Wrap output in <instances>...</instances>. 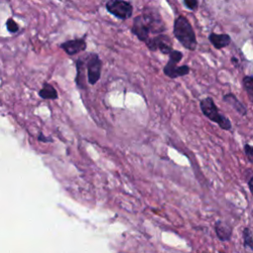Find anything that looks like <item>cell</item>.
<instances>
[{
  "label": "cell",
  "instance_id": "cell-1",
  "mask_svg": "<svg viewBox=\"0 0 253 253\" xmlns=\"http://www.w3.org/2000/svg\"><path fill=\"white\" fill-rule=\"evenodd\" d=\"M165 30L164 24L157 12L148 11L135 17L131 32L142 42L149 40V35L160 34Z\"/></svg>",
  "mask_w": 253,
  "mask_h": 253
},
{
  "label": "cell",
  "instance_id": "cell-2",
  "mask_svg": "<svg viewBox=\"0 0 253 253\" xmlns=\"http://www.w3.org/2000/svg\"><path fill=\"white\" fill-rule=\"evenodd\" d=\"M173 31L176 39L182 43L184 47L191 50L196 48L197 41L195 33L193 31L192 26L185 17L180 16L175 20Z\"/></svg>",
  "mask_w": 253,
  "mask_h": 253
},
{
  "label": "cell",
  "instance_id": "cell-3",
  "mask_svg": "<svg viewBox=\"0 0 253 253\" xmlns=\"http://www.w3.org/2000/svg\"><path fill=\"white\" fill-rule=\"evenodd\" d=\"M201 110L207 118L212 122H215L221 128L226 130L231 128L229 120L219 114L215 104L211 98H206L201 101Z\"/></svg>",
  "mask_w": 253,
  "mask_h": 253
},
{
  "label": "cell",
  "instance_id": "cell-4",
  "mask_svg": "<svg viewBox=\"0 0 253 253\" xmlns=\"http://www.w3.org/2000/svg\"><path fill=\"white\" fill-rule=\"evenodd\" d=\"M182 53L177 50H172L169 53V61L164 67V73L171 77L175 78L178 76H183L189 72V67L187 65L177 66V63L181 60Z\"/></svg>",
  "mask_w": 253,
  "mask_h": 253
},
{
  "label": "cell",
  "instance_id": "cell-5",
  "mask_svg": "<svg viewBox=\"0 0 253 253\" xmlns=\"http://www.w3.org/2000/svg\"><path fill=\"white\" fill-rule=\"evenodd\" d=\"M107 10L115 17L126 20L132 14V6L129 2L125 0H110L106 4Z\"/></svg>",
  "mask_w": 253,
  "mask_h": 253
},
{
  "label": "cell",
  "instance_id": "cell-6",
  "mask_svg": "<svg viewBox=\"0 0 253 253\" xmlns=\"http://www.w3.org/2000/svg\"><path fill=\"white\" fill-rule=\"evenodd\" d=\"M102 62L96 53H91L87 59V72L88 82L91 85L96 84L101 75Z\"/></svg>",
  "mask_w": 253,
  "mask_h": 253
},
{
  "label": "cell",
  "instance_id": "cell-7",
  "mask_svg": "<svg viewBox=\"0 0 253 253\" xmlns=\"http://www.w3.org/2000/svg\"><path fill=\"white\" fill-rule=\"evenodd\" d=\"M145 43L149 49L151 50L159 49L161 52L165 54H169L173 50L171 41L165 35H158L153 39H149Z\"/></svg>",
  "mask_w": 253,
  "mask_h": 253
},
{
  "label": "cell",
  "instance_id": "cell-8",
  "mask_svg": "<svg viewBox=\"0 0 253 253\" xmlns=\"http://www.w3.org/2000/svg\"><path fill=\"white\" fill-rule=\"evenodd\" d=\"M213 228L216 237L220 241L226 242L230 240L232 235V226L229 225L227 222L222 220H216L213 224Z\"/></svg>",
  "mask_w": 253,
  "mask_h": 253
},
{
  "label": "cell",
  "instance_id": "cell-9",
  "mask_svg": "<svg viewBox=\"0 0 253 253\" xmlns=\"http://www.w3.org/2000/svg\"><path fill=\"white\" fill-rule=\"evenodd\" d=\"M60 47L69 55H73L86 49V42L83 39H76L64 42L60 44Z\"/></svg>",
  "mask_w": 253,
  "mask_h": 253
},
{
  "label": "cell",
  "instance_id": "cell-10",
  "mask_svg": "<svg viewBox=\"0 0 253 253\" xmlns=\"http://www.w3.org/2000/svg\"><path fill=\"white\" fill-rule=\"evenodd\" d=\"M210 42L215 48H222L229 44L230 38L227 35H217V34H211L209 37Z\"/></svg>",
  "mask_w": 253,
  "mask_h": 253
},
{
  "label": "cell",
  "instance_id": "cell-11",
  "mask_svg": "<svg viewBox=\"0 0 253 253\" xmlns=\"http://www.w3.org/2000/svg\"><path fill=\"white\" fill-rule=\"evenodd\" d=\"M39 95L41 98L42 99H56L57 98V92L56 90L53 88V86H51L48 83H44L42 85V88L40 90Z\"/></svg>",
  "mask_w": 253,
  "mask_h": 253
},
{
  "label": "cell",
  "instance_id": "cell-12",
  "mask_svg": "<svg viewBox=\"0 0 253 253\" xmlns=\"http://www.w3.org/2000/svg\"><path fill=\"white\" fill-rule=\"evenodd\" d=\"M223 100L230 106H232L238 113H240L241 115H245L246 110L245 108L242 106V104L232 95V94H227L223 97Z\"/></svg>",
  "mask_w": 253,
  "mask_h": 253
},
{
  "label": "cell",
  "instance_id": "cell-13",
  "mask_svg": "<svg viewBox=\"0 0 253 253\" xmlns=\"http://www.w3.org/2000/svg\"><path fill=\"white\" fill-rule=\"evenodd\" d=\"M243 246L249 251H253V233L249 227H244L242 230Z\"/></svg>",
  "mask_w": 253,
  "mask_h": 253
},
{
  "label": "cell",
  "instance_id": "cell-14",
  "mask_svg": "<svg viewBox=\"0 0 253 253\" xmlns=\"http://www.w3.org/2000/svg\"><path fill=\"white\" fill-rule=\"evenodd\" d=\"M77 65V74L75 78V82L78 87L80 88H85V83H84V63L81 60H78L76 62Z\"/></svg>",
  "mask_w": 253,
  "mask_h": 253
},
{
  "label": "cell",
  "instance_id": "cell-15",
  "mask_svg": "<svg viewBox=\"0 0 253 253\" xmlns=\"http://www.w3.org/2000/svg\"><path fill=\"white\" fill-rule=\"evenodd\" d=\"M243 85H244V88L247 92L249 99L253 103V77L245 76L243 78Z\"/></svg>",
  "mask_w": 253,
  "mask_h": 253
},
{
  "label": "cell",
  "instance_id": "cell-16",
  "mask_svg": "<svg viewBox=\"0 0 253 253\" xmlns=\"http://www.w3.org/2000/svg\"><path fill=\"white\" fill-rule=\"evenodd\" d=\"M6 27H7V30L10 32V33H16L18 32L19 30V27L17 25V23L12 19V18H9L6 22Z\"/></svg>",
  "mask_w": 253,
  "mask_h": 253
},
{
  "label": "cell",
  "instance_id": "cell-17",
  "mask_svg": "<svg viewBox=\"0 0 253 253\" xmlns=\"http://www.w3.org/2000/svg\"><path fill=\"white\" fill-rule=\"evenodd\" d=\"M244 152L245 155L250 163H253V146L249 144H245L244 146Z\"/></svg>",
  "mask_w": 253,
  "mask_h": 253
},
{
  "label": "cell",
  "instance_id": "cell-18",
  "mask_svg": "<svg viewBox=\"0 0 253 253\" xmlns=\"http://www.w3.org/2000/svg\"><path fill=\"white\" fill-rule=\"evenodd\" d=\"M184 3L191 10H196L198 7V0H184Z\"/></svg>",
  "mask_w": 253,
  "mask_h": 253
},
{
  "label": "cell",
  "instance_id": "cell-19",
  "mask_svg": "<svg viewBox=\"0 0 253 253\" xmlns=\"http://www.w3.org/2000/svg\"><path fill=\"white\" fill-rule=\"evenodd\" d=\"M247 184H248L249 191H250V193H251V194H252V196H253V175L250 177V179L248 180Z\"/></svg>",
  "mask_w": 253,
  "mask_h": 253
},
{
  "label": "cell",
  "instance_id": "cell-20",
  "mask_svg": "<svg viewBox=\"0 0 253 253\" xmlns=\"http://www.w3.org/2000/svg\"><path fill=\"white\" fill-rule=\"evenodd\" d=\"M39 140H42V141H47V140H49V139H46L42 133L39 135Z\"/></svg>",
  "mask_w": 253,
  "mask_h": 253
}]
</instances>
